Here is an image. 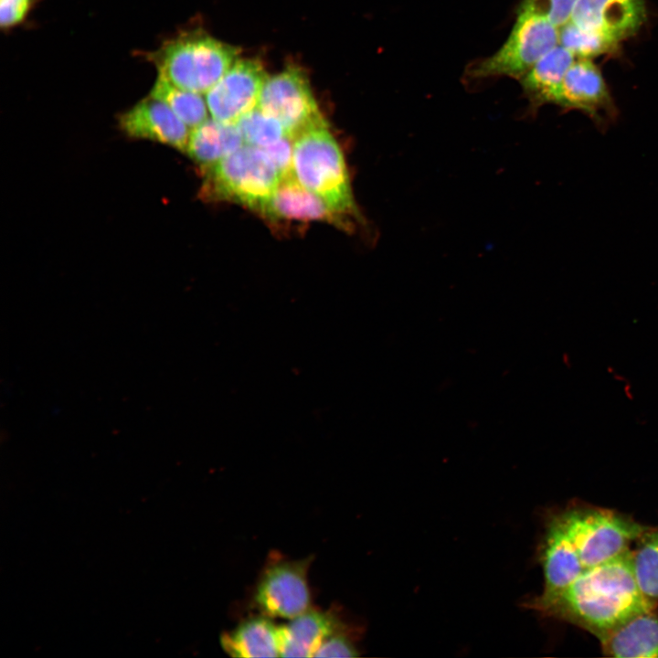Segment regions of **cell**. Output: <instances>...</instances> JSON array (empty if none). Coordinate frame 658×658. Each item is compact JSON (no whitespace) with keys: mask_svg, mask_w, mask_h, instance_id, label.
I'll use <instances>...</instances> for the list:
<instances>
[{"mask_svg":"<svg viewBox=\"0 0 658 658\" xmlns=\"http://www.w3.org/2000/svg\"><path fill=\"white\" fill-rule=\"evenodd\" d=\"M527 607L574 624L598 640L632 617L655 610L657 602L638 587L631 551L587 568L569 585L547 596L539 595Z\"/></svg>","mask_w":658,"mask_h":658,"instance_id":"obj_1","label":"cell"},{"mask_svg":"<svg viewBox=\"0 0 658 658\" xmlns=\"http://www.w3.org/2000/svg\"><path fill=\"white\" fill-rule=\"evenodd\" d=\"M231 45L204 32H184L147 54L158 75L174 85L207 93L238 59Z\"/></svg>","mask_w":658,"mask_h":658,"instance_id":"obj_2","label":"cell"},{"mask_svg":"<svg viewBox=\"0 0 658 658\" xmlns=\"http://www.w3.org/2000/svg\"><path fill=\"white\" fill-rule=\"evenodd\" d=\"M203 170L201 198L236 203L261 215L281 177L264 150L249 144Z\"/></svg>","mask_w":658,"mask_h":658,"instance_id":"obj_3","label":"cell"},{"mask_svg":"<svg viewBox=\"0 0 658 658\" xmlns=\"http://www.w3.org/2000/svg\"><path fill=\"white\" fill-rule=\"evenodd\" d=\"M292 173L345 220V217L357 216L345 161L328 125L312 129L293 141Z\"/></svg>","mask_w":658,"mask_h":658,"instance_id":"obj_4","label":"cell"},{"mask_svg":"<svg viewBox=\"0 0 658 658\" xmlns=\"http://www.w3.org/2000/svg\"><path fill=\"white\" fill-rule=\"evenodd\" d=\"M558 515L585 568L621 555L650 528L616 511L594 506H574Z\"/></svg>","mask_w":658,"mask_h":658,"instance_id":"obj_5","label":"cell"},{"mask_svg":"<svg viewBox=\"0 0 658 658\" xmlns=\"http://www.w3.org/2000/svg\"><path fill=\"white\" fill-rule=\"evenodd\" d=\"M558 44V30L546 17L520 7L504 44L494 55L469 67V76L485 79L508 76L521 80Z\"/></svg>","mask_w":658,"mask_h":658,"instance_id":"obj_6","label":"cell"},{"mask_svg":"<svg viewBox=\"0 0 658 658\" xmlns=\"http://www.w3.org/2000/svg\"><path fill=\"white\" fill-rule=\"evenodd\" d=\"M257 107L277 119L292 141L312 129L327 125L305 75L297 68L289 67L268 77Z\"/></svg>","mask_w":658,"mask_h":658,"instance_id":"obj_7","label":"cell"},{"mask_svg":"<svg viewBox=\"0 0 658 658\" xmlns=\"http://www.w3.org/2000/svg\"><path fill=\"white\" fill-rule=\"evenodd\" d=\"M312 559L270 557L254 595L255 604L264 615L292 620L310 609L307 572Z\"/></svg>","mask_w":658,"mask_h":658,"instance_id":"obj_8","label":"cell"},{"mask_svg":"<svg viewBox=\"0 0 658 658\" xmlns=\"http://www.w3.org/2000/svg\"><path fill=\"white\" fill-rule=\"evenodd\" d=\"M268 76L255 59H237L222 78L206 93L213 119L237 123L258 106Z\"/></svg>","mask_w":658,"mask_h":658,"instance_id":"obj_9","label":"cell"},{"mask_svg":"<svg viewBox=\"0 0 658 658\" xmlns=\"http://www.w3.org/2000/svg\"><path fill=\"white\" fill-rule=\"evenodd\" d=\"M555 104L582 111L601 130L608 127L616 114L604 79L589 58H578L568 69Z\"/></svg>","mask_w":658,"mask_h":658,"instance_id":"obj_10","label":"cell"},{"mask_svg":"<svg viewBox=\"0 0 658 658\" xmlns=\"http://www.w3.org/2000/svg\"><path fill=\"white\" fill-rule=\"evenodd\" d=\"M118 124L131 138L151 140L186 152L188 126L169 106L150 94L120 114Z\"/></svg>","mask_w":658,"mask_h":658,"instance_id":"obj_11","label":"cell"},{"mask_svg":"<svg viewBox=\"0 0 658 658\" xmlns=\"http://www.w3.org/2000/svg\"><path fill=\"white\" fill-rule=\"evenodd\" d=\"M645 16L644 0H578L569 21L620 42L638 31Z\"/></svg>","mask_w":658,"mask_h":658,"instance_id":"obj_12","label":"cell"},{"mask_svg":"<svg viewBox=\"0 0 658 658\" xmlns=\"http://www.w3.org/2000/svg\"><path fill=\"white\" fill-rule=\"evenodd\" d=\"M544 574L541 595H551L569 585L585 569L578 552L558 514L547 521L540 549Z\"/></svg>","mask_w":658,"mask_h":658,"instance_id":"obj_13","label":"cell"},{"mask_svg":"<svg viewBox=\"0 0 658 658\" xmlns=\"http://www.w3.org/2000/svg\"><path fill=\"white\" fill-rule=\"evenodd\" d=\"M262 215L271 219L324 221L349 227L347 220L304 187L292 172L281 177Z\"/></svg>","mask_w":658,"mask_h":658,"instance_id":"obj_14","label":"cell"},{"mask_svg":"<svg viewBox=\"0 0 658 658\" xmlns=\"http://www.w3.org/2000/svg\"><path fill=\"white\" fill-rule=\"evenodd\" d=\"M599 641L606 656L658 658V614L654 610L642 612Z\"/></svg>","mask_w":658,"mask_h":658,"instance_id":"obj_15","label":"cell"},{"mask_svg":"<svg viewBox=\"0 0 658 658\" xmlns=\"http://www.w3.org/2000/svg\"><path fill=\"white\" fill-rule=\"evenodd\" d=\"M344 629L334 614L309 609L280 626L281 657H313L322 642Z\"/></svg>","mask_w":658,"mask_h":658,"instance_id":"obj_16","label":"cell"},{"mask_svg":"<svg viewBox=\"0 0 658 658\" xmlns=\"http://www.w3.org/2000/svg\"><path fill=\"white\" fill-rule=\"evenodd\" d=\"M220 642L233 657H277L281 653L280 626L267 615L252 617L224 633Z\"/></svg>","mask_w":658,"mask_h":658,"instance_id":"obj_17","label":"cell"},{"mask_svg":"<svg viewBox=\"0 0 658 658\" xmlns=\"http://www.w3.org/2000/svg\"><path fill=\"white\" fill-rule=\"evenodd\" d=\"M244 144L237 123L221 122L212 118L192 129L186 153L204 169Z\"/></svg>","mask_w":658,"mask_h":658,"instance_id":"obj_18","label":"cell"},{"mask_svg":"<svg viewBox=\"0 0 658 658\" xmlns=\"http://www.w3.org/2000/svg\"><path fill=\"white\" fill-rule=\"evenodd\" d=\"M574 61L575 56L566 48L557 45L520 80L533 107L556 103L564 77Z\"/></svg>","mask_w":658,"mask_h":658,"instance_id":"obj_19","label":"cell"},{"mask_svg":"<svg viewBox=\"0 0 658 658\" xmlns=\"http://www.w3.org/2000/svg\"><path fill=\"white\" fill-rule=\"evenodd\" d=\"M150 95L164 101L192 129L205 122L208 116L207 101L200 93L179 88L158 75Z\"/></svg>","mask_w":658,"mask_h":658,"instance_id":"obj_20","label":"cell"},{"mask_svg":"<svg viewBox=\"0 0 658 658\" xmlns=\"http://www.w3.org/2000/svg\"><path fill=\"white\" fill-rule=\"evenodd\" d=\"M631 551V564L636 582L642 594L658 600V529L650 527L638 539Z\"/></svg>","mask_w":658,"mask_h":658,"instance_id":"obj_21","label":"cell"},{"mask_svg":"<svg viewBox=\"0 0 658 658\" xmlns=\"http://www.w3.org/2000/svg\"><path fill=\"white\" fill-rule=\"evenodd\" d=\"M619 42L601 34L579 27L571 21L560 27L558 44L578 58L593 57L612 51Z\"/></svg>","mask_w":658,"mask_h":658,"instance_id":"obj_22","label":"cell"},{"mask_svg":"<svg viewBox=\"0 0 658 658\" xmlns=\"http://www.w3.org/2000/svg\"><path fill=\"white\" fill-rule=\"evenodd\" d=\"M245 144L268 147L287 136L282 124L274 117L256 107L237 122Z\"/></svg>","mask_w":658,"mask_h":658,"instance_id":"obj_23","label":"cell"},{"mask_svg":"<svg viewBox=\"0 0 658 658\" xmlns=\"http://www.w3.org/2000/svg\"><path fill=\"white\" fill-rule=\"evenodd\" d=\"M578 0H524L521 6L540 15L556 27H561L570 20Z\"/></svg>","mask_w":658,"mask_h":658,"instance_id":"obj_24","label":"cell"},{"mask_svg":"<svg viewBox=\"0 0 658 658\" xmlns=\"http://www.w3.org/2000/svg\"><path fill=\"white\" fill-rule=\"evenodd\" d=\"M357 649L345 629L327 636L316 650L313 657H356Z\"/></svg>","mask_w":658,"mask_h":658,"instance_id":"obj_25","label":"cell"},{"mask_svg":"<svg viewBox=\"0 0 658 658\" xmlns=\"http://www.w3.org/2000/svg\"><path fill=\"white\" fill-rule=\"evenodd\" d=\"M35 0H0V25L3 29L12 28L28 16Z\"/></svg>","mask_w":658,"mask_h":658,"instance_id":"obj_26","label":"cell"},{"mask_svg":"<svg viewBox=\"0 0 658 658\" xmlns=\"http://www.w3.org/2000/svg\"><path fill=\"white\" fill-rule=\"evenodd\" d=\"M262 150L269 155L281 176L292 172L293 141L291 138L285 136Z\"/></svg>","mask_w":658,"mask_h":658,"instance_id":"obj_27","label":"cell"}]
</instances>
